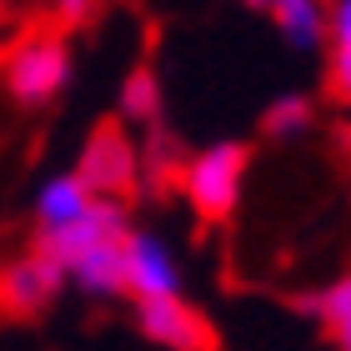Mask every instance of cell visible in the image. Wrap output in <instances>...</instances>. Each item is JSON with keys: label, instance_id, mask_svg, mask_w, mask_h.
<instances>
[{"label": "cell", "instance_id": "1", "mask_svg": "<svg viewBox=\"0 0 351 351\" xmlns=\"http://www.w3.org/2000/svg\"><path fill=\"white\" fill-rule=\"evenodd\" d=\"M246 171H251V151L246 141H211L196 156H186L176 171L186 206L196 211V221H231L246 191Z\"/></svg>", "mask_w": 351, "mask_h": 351}, {"label": "cell", "instance_id": "2", "mask_svg": "<svg viewBox=\"0 0 351 351\" xmlns=\"http://www.w3.org/2000/svg\"><path fill=\"white\" fill-rule=\"evenodd\" d=\"M71 40L60 36V30H30V36H21L5 51V66H0V81H5L10 101L15 106H51L60 90L71 86Z\"/></svg>", "mask_w": 351, "mask_h": 351}, {"label": "cell", "instance_id": "3", "mask_svg": "<svg viewBox=\"0 0 351 351\" xmlns=\"http://www.w3.org/2000/svg\"><path fill=\"white\" fill-rule=\"evenodd\" d=\"M66 266H60L51 251H25V256H15L0 266V311L15 316V322H25V316H40L51 311L60 291H66Z\"/></svg>", "mask_w": 351, "mask_h": 351}, {"label": "cell", "instance_id": "4", "mask_svg": "<svg viewBox=\"0 0 351 351\" xmlns=\"http://www.w3.org/2000/svg\"><path fill=\"white\" fill-rule=\"evenodd\" d=\"M86 176V186L95 191V196H131V191L141 186V146L131 136H125V125L121 121H110V125H95L90 141L81 146V166H75Z\"/></svg>", "mask_w": 351, "mask_h": 351}, {"label": "cell", "instance_id": "5", "mask_svg": "<svg viewBox=\"0 0 351 351\" xmlns=\"http://www.w3.org/2000/svg\"><path fill=\"white\" fill-rule=\"evenodd\" d=\"M136 326H141V337L156 341L161 351H211L216 346L211 322H206L181 291L136 301Z\"/></svg>", "mask_w": 351, "mask_h": 351}, {"label": "cell", "instance_id": "6", "mask_svg": "<svg viewBox=\"0 0 351 351\" xmlns=\"http://www.w3.org/2000/svg\"><path fill=\"white\" fill-rule=\"evenodd\" d=\"M181 281V261L161 231H125V296H171Z\"/></svg>", "mask_w": 351, "mask_h": 351}, {"label": "cell", "instance_id": "7", "mask_svg": "<svg viewBox=\"0 0 351 351\" xmlns=\"http://www.w3.org/2000/svg\"><path fill=\"white\" fill-rule=\"evenodd\" d=\"M66 281L81 296H95V301L125 296V236H106V241L75 251L66 261Z\"/></svg>", "mask_w": 351, "mask_h": 351}, {"label": "cell", "instance_id": "8", "mask_svg": "<svg viewBox=\"0 0 351 351\" xmlns=\"http://www.w3.org/2000/svg\"><path fill=\"white\" fill-rule=\"evenodd\" d=\"M271 15V25L281 30V40L291 51H322L326 40V5L322 0H256Z\"/></svg>", "mask_w": 351, "mask_h": 351}, {"label": "cell", "instance_id": "9", "mask_svg": "<svg viewBox=\"0 0 351 351\" xmlns=\"http://www.w3.org/2000/svg\"><path fill=\"white\" fill-rule=\"evenodd\" d=\"M90 201H95V191L86 186V176L60 171L51 181H40V191H36V226L56 231V226H66V221H75L81 211H90Z\"/></svg>", "mask_w": 351, "mask_h": 351}, {"label": "cell", "instance_id": "10", "mask_svg": "<svg viewBox=\"0 0 351 351\" xmlns=\"http://www.w3.org/2000/svg\"><path fill=\"white\" fill-rule=\"evenodd\" d=\"M166 110V95H161V75L151 66H136L131 75L121 81V121L131 125H156Z\"/></svg>", "mask_w": 351, "mask_h": 351}, {"label": "cell", "instance_id": "11", "mask_svg": "<svg viewBox=\"0 0 351 351\" xmlns=\"http://www.w3.org/2000/svg\"><path fill=\"white\" fill-rule=\"evenodd\" d=\"M311 125H316V106H311V95H301V90H281L276 101L261 110V136H271V141H296V136H306Z\"/></svg>", "mask_w": 351, "mask_h": 351}, {"label": "cell", "instance_id": "12", "mask_svg": "<svg viewBox=\"0 0 351 351\" xmlns=\"http://www.w3.org/2000/svg\"><path fill=\"white\" fill-rule=\"evenodd\" d=\"M311 311H316V322L326 326V337L337 341V351H351V276L331 281L326 291L311 301Z\"/></svg>", "mask_w": 351, "mask_h": 351}, {"label": "cell", "instance_id": "13", "mask_svg": "<svg viewBox=\"0 0 351 351\" xmlns=\"http://www.w3.org/2000/svg\"><path fill=\"white\" fill-rule=\"evenodd\" d=\"M326 40H331V51H351V0H331V10H326Z\"/></svg>", "mask_w": 351, "mask_h": 351}, {"label": "cell", "instance_id": "14", "mask_svg": "<svg viewBox=\"0 0 351 351\" xmlns=\"http://www.w3.org/2000/svg\"><path fill=\"white\" fill-rule=\"evenodd\" d=\"M95 5H101V0H45V10H51L66 30L71 25H86L90 15H95Z\"/></svg>", "mask_w": 351, "mask_h": 351}, {"label": "cell", "instance_id": "15", "mask_svg": "<svg viewBox=\"0 0 351 351\" xmlns=\"http://www.w3.org/2000/svg\"><path fill=\"white\" fill-rule=\"evenodd\" d=\"M331 95L351 110V51H331Z\"/></svg>", "mask_w": 351, "mask_h": 351}, {"label": "cell", "instance_id": "16", "mask_svg": "<svg viewBox=\"0 0 351 351\" xmlns=\"http://www.w3.org/2000/svg\"><path fill=\"white\" fill-rule=\"evenodd\" d=\"M246 5H256V0H246Z\"/></svg>", "mask_w": 351, "mask_h": 351}, {"label": "cell", "instance_id": "17", "mask_svg": "<svg viewBox=\"0 0 351 351\" xmlns=\"http://www.w3.org/2000/svg\"><path fill=\"white\" fill-rule=\"evenodd\" d=\"M0 5H5V0H0Z\"/></svg>", "mask_w": 351, "mask_h": 351}]
</instances>
